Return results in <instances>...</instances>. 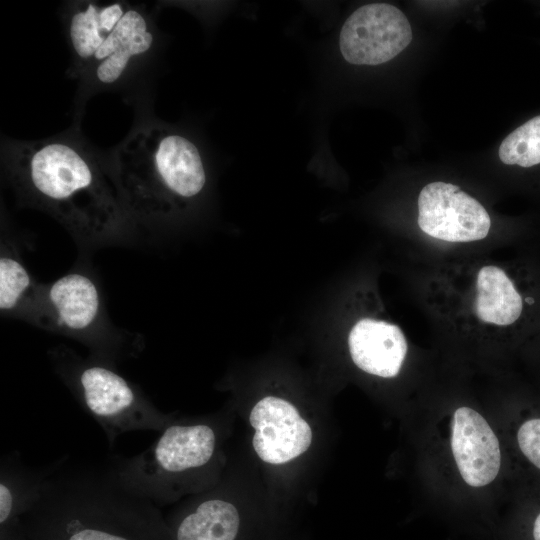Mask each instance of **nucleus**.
Wrapping results in <instances>:
<instances>
[{"instance_id":"a211bd4d","label":"nucleus","mask_w":540,"mask_h":540,"mask_svg":"<svg viewBox=\"0 0 540 540\" xmlns=\"http://www.w3.org/2000/svg\"><path fill=\"white\" fill-rule=\"evenodd\" d=\"M498 155L506 165L529 168L540 164V115L512 131L502 141Z\"/></svg>"},{"instance_id":"7ed1b4c3","label":"nucleus","mask_w":540,"mask_h":540,"mask_svg":"<svg viewBox=\"0 0 540 540\" xmlns=\"http://www.w3.org/2000/svg\"><path fill=\"white\" fill-rule=\"evenodd\" d=\"M110 168L135 227L156 225L178 201L197 196L206 182L197 147L157 124L130 133L115 149Z\"/></svg>"},{"instance_id":"f8f14e48","label":"nucleus","mask_w":540,"mask_h":540,"mask_svg":"<svg viewBox=\"0 0 540 540\" xmlns=\"http://www.w3.org/2000/svg\"><path fill=\"white\" fill-rule=\"evenodd\" d=\"M348 344L354 364L382 378L397 376L407 354L406 338L397 325L370 318L353 326Z\"/></svg>"},{"instance_id":"412c9836","label":"nucleus","mask_w":540,"mask_h":540,"mask_svg":"<svg viewBox=\"0 0 540 540\" xmlns=\"http://www.w3.org/2000/svg\"><path fill=\"white\" fill-rule=\"evenodd\" d=\"M528 540H540V507L534 509L526 527Z\"/></svg>"},{"instance_id":"2eb2a0df","label":"nucleus","mask_w":540,"mask_h":540,"mask_svg":"<svg viewBox=\"0 0 540 540\" xmlns=\"http://www.w3.org/2000/svg\"><path fill=\"white\" fill-rule=\"evenodd\" d=\"M42 284H38L20 255L7 245L0 255V311L6 317L36 324Z\"/></svg>"},{"instance_id":"aec40b11","label":"nucleus","mask_w":540,"mask_h":540,"mask_svg":"<svg viewBox=\"0 0 540 540\" xmlns=\"http://www.w3.org/2000/svg\"><path fill=\"white\" fill-rule=\"evenodd\" d=\"M0 540H27L20 526V522L0 527Z\"/></svg>"},{"instance_id":"9b49d317","label":"nucleus","mask_w":540,"mask_h":540,"mask_svg":"<svg viewBox=\"0 0 540 540\" xmlns=\"http://www.w3.org/2000/svg\"><path fill=\"white\" fill-rule=\"evenodd\" d=\"M538 293L524 294L500 267H482L476 279L474 311L484 323L501 327L540 321Z\"/></svg>"},{"instance_id":"dca6fc26","label":"nucleus","mask_w":540,"mask_h":540,"mask_svg":"<svg viewBox=\"0 0 540 540\" xmlns=\"http://www.w3.org/2000/svg\"><path fill=\"white\" fill-rule=\"evenodd\" d=\"M46 478L18 454L3 457L0 469V527L19 521L39 500Z\"/></svg>"},{"instance_id":"ddd939ff","label":"nucleus","mask_w":540,"mask_h":540,"mask_svg":"<svg viewBox=\"0 0 540 540\" xmlns=\"http://www.w3.org/2000/svg\"><path fill=\"white\" fill-rule=\"evenodd\" d=\"M154 35L144 14L128 8L115 29L95 53V78L101 84L116 82L133 59L148 52Z\"/></svg>"},{"instance_id":"423d86ee","label":"nucleus","mask_w":540,"mask_h":540,"mask_svg":"<svg viewBox=\"0 0 540 540\" xmlns=\"http://www.w3.org/2000/svg\"><path fill=\"white\" fill-rule=\"evenodd\" d=\"M36 325L74 338L85 344L91 355L114 364L141 349L139 341L112 327L98 285L82 271L42 284Z\"/></svg>"},{"instance_id":"f3484780","label":"nucleus","mask_w":540,"mask_h":540,"mask_svg":"<svg viewBox=\"0 0 540 540\" xmlns=\"http://www.w3.org/2000/svg\"><path fill=\"white\" fill-rule=\"evenodd\" d=\"M127 10V5L121 2L105 6L89 2L77 7L68 24L70 43L77 58L91 61Z\"/></svg>"},{"instance_id":"6ab92c4d","label":"nucleus","mask_w":540,"mask_h":540,"mask_svg":"<svg viewBox=\"0 0 540 540\" xmlns=\"http://www.w3.org/2000/svg\"><path fill=\"white\" fill-rule=\"evenodd\" d=\"M515 441L523 459L540 473V412H532L519 422Z\"/></svg>"},{"instance_id":"39448f33","label":"nucleus","mask_w":540,"mask_h":540,"mask_svg":"<svg viewBox=\"0 0 540 540\" xmlns=\"http://www.w3.org/2000/svg\"><path fill=\"white\" fill-rule=\"evenodd\" d=\"M217 445L211 424L172 422L145 450L120 457L110 470L127 491L159 507L188 490L193 475L205 472Z\"/></svg>"},{"instance_id":"20e7f679","label":"nucleus","mask_w":540,"mask_h":540,"mask_svg":"<svg viewBox=\"0 0 540 540\" xmlns=\"http://www.w3.org/2000/svg\"><path fill=\"white\" fill-rule=\"evenodd\" d=\"M48 357L76 401L101 427L111 447L125 433L161 432L173 422V416L161 412L138 386L117 372L114 363L93 355L83 357L66 346L51 349Z\"/></svg>"},{"instance_id":"9d476101","label":"nucleus","mask_w":540,"mask_h":540,"mask_svg":"<svg viewBox=\"0 0 540 540\" xmlns=\"http://www.w3.org/2000/svg\"><path fill=\"white\" fill-rule=\"evenodd\" d=\"M450 448L462 480L479 488L492 483L502 465L499 439L488 421L468 406L457 408L451 419Z\"/></svg>"},{"instance_id":"4468645a","label":"nucleus","mask_w":540,"mask_h":540,"mask_svg":"<svg viewBox=\"0 0 540 540\" xmlns=\"http://www.w3.org/2000/svg\"><path fill=\"white\" fill-rule=\"evenodd\" d=\"M166 522L173 540H235L240 515L232 502L212 496Z\"/></svg>"},{"instance_id":"6e6552de","label":"nucleus","mask_w":540,"mask_h":540,"mask_svg":"<svg viewBox=\"0 0 540 540\" xmlns=\"http://www.w3.org/2000/svg\"><path fill=\"white\" fill-rule=\"evenodd\" d=\"M418 225L439 240L472 242L488 235L491 220L486 209L458 186L435 181L420 191Z\"/></svg>"},{"instance_id":"f03ea898","label":"nucleus","mask_w":540,"mask_h":540,"mask_svg":"<svg viewBox=\"0 0 540 540\" xmlns=\"http://www.w3.org/2000/svg\"><path fill=\"white\" fill-rule=\"evenodd\" d=\"M19 522L27 540H173L158 507L110 469L46 471L39 500Z\"/></svg>"},{"instance_id":"1a4fd4ad","label":"nucleus","mask_w":540,"mask_h":540,"mask_svg":"<svg viewBox=\"0 0 540 540\" xmlns=\"http://www.w3.org/2000/svg\"><path fill=\"white\" fill-rule=\"evenodd\" d=\"M249 422L258 457L269 464L287 463L305 453L312 443V430L297 408L279 397L267 396L252 408Z\"/></svg>"},{"instance_id":"f257e3e1","label":"nucleus","mask_w":540,"mask_h":540,"mask_svg":"<svg viewBox=\"0 0 540 540\" xmlns=\"http://www.w3.org/2000/svg\"><path fill=\"white\" fill-rule=\"evenodd\" d=\"M6 166L19 194L84 245L117 241L135 228L111 168L76 141L15 143Z\"/></svg>"},{"instance_id":"0eeeda50","label":"nucleus","mask_w":540,"mask_h":540,"mask_svg":"<svg viewBox=\"0 0 540 540\" xmlns=\"http://www.w3.org/2000/svg\"><path fill=\"white\" fill-rule=\"evenodd\" d=\"M407 17L387 3H372L354 11L342 26L339 38L344 59L354 65L385 63L411 42Z\"/></svg>"}]
</instances>
